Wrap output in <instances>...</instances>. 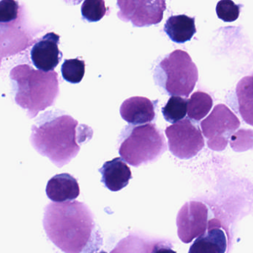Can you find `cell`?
I'll return each instance as SVG.
<instances>
[{"label":"cell","mask_w":253,"mask_h":253,"mask_svg":"<svg viewBox=\"0 0 253 253\" xmlns=\"http://www.w3.org/2000/svg\"><path fill=\"white\" fill-rule=\"evenodd\" d=\"M42 223L48 239L63 253H94L103 245L94 214L84 203H50Z\"/></svg>","instance_id":"6da1fadb"},{"label":"cell","mask_w":253,"mask_h":253,"mask_svg":"<svg viewBox=\"0 0 253 253\" xmlns=\"http://www.w3.org/2000/svg\"><path fill=\"white\" fill-rule=\"evenodd\" d=\"M93 131L61 111L41 115L32 127L30 141L35 150L59 168L69 164L79 153L78 143L91 140Z\"/></svg>","instance_id":"7a4b0ae2"},{"label":"cell","mask_w":253,"mask_h":253,"mask_svg":"<svg viewBox=\"0 0 253 253\" xmlns=\"http://www.w3.org/2000/svg\"><path fill=\"white\" fill-rule=\"evenodd\" d=\"M16 103L31 119L55 103L60 94L57 72L35 70L29 65H19L10 72Z\"/></svg>","instance_id":"3957f363"},{"label":"cell","mask_w":253,"mask_h":253,"mask_svg":"<svg viewBox=\"0 0 253 253\" xmlns=\"http://www.w3.org/2000/svg\"><path fill=\"white\" fill-rule=\"evenodd\" d=\"M120 143L121 158L134 167L155 162L167 149L165 137L153 124L127 126Z\"/></svg>","instance_id":"277c9868"},{"label":"cell","mask_w":253,"mask_h":253,"mask_svg":"<svg viewBox=\"0 0 253 253\" xmlns=\"http://www.w3.org/2000/svg\"><path fill=\"white\" fill-rule=\"evenodd\" d=\"M154 80L169 95L188 97L198 82V68L186 51L175 50L158 63Z\"/></svg>","instance_id":"5b68a950"},{"label":"cell","mask_w":253,"mask_h":253,"mask_svg":"<svg viewBox=\"0 0 253 253\" xmlns=\"http://www.w3.org/2000/svg\"><path fill=\"white\" fill-rule=\"evenodd\" d=\"M201 126L208 147L223 151L227 146L229 137L239 128L240 121L227 106L218 104L201 122Z\"/></svg>","instance_id":"8992f818"},{"label":"cell","mask_w":253,"mask_h":253,"mask_svg":"<svg viewBox=\"0 0 253 253\" xmlns=\"http://www.w3.org/2000/svg\"><path fill=\"white\" fill-rule=\"evenodd\" d=\"M165 133L170 152L180 159L194 158L204 148V139L201 130L189 119L167 127Z\"/></svg>","instance_id":"52a82bcc"},{"label":"cell","mask_w":253,"mask_h":253,"mask_svg":"<svg viewBox=\"0 0 253 253\" xmlns=\"http://www.w3.org/2000/svg\"><path fill=\"white\" fill-rule=\"evenodd\" d=\"M118 16L121 20L131 21L135 27H145L161 23L167 9L164 0H118Z\"/></svg>","instance_id":"ba28073f"},{"label":"cell","mask_w":253,"mask_h":253,"mask_svg":"<svg viewBox=\"0 0 253 253\" xmlns=\"http://www.w3.org/2000/svg\"><path fill=\"white\" fill-rule=\"evenodd\" d=\"M209 210L199 201L186 203L179 211L176 223L177 235L182 242L189 244L208 229Z\"/></svg>","instance_id":"9c48e42d"},{"label":"cell","mask_w":253,"mask_h":253,"mask_svg":"<svg viewBox=\"0 0 253 253\" xmlns=\"http://www.w3.org/2000/svg\"><path fill=\"white\" fill-rule=\"evenodd\" d=\"M60 37L50 32L40 38L31 50V59L34 66L44 72H54L63 58L59 49Z\"/></svg>","instance_id":"30bf717a"},{"label":"cell","mask_w":253,"mask_h":253,"mask_svg":"<svg viewBox=\"0 0 253 253\" xmlns=\"http://www.w3.org/2000/svg\"><path fill=\"white\" fill-rule=\"evenodd\" d=\"M157 103L158 100L152 101L146 97H130L121 105L120 113L130 125H146L155 120Z\"/></svg>","instance_id":"8fae6325"},{"label":"cell","mask_w":253,"mask_h":253,"mask_svg":"<svg viewBox=\"0 0 253 253\" xmlns=\"http://www.w3.org/2000/svg\"><path fill=\"white\" fill-rule=\"evenodd\" d=\"M227 247V236L220 222L214 219L210 220L208 231L194 241L189 253H226Z\"/></svg>","instance_id":"7c38bea8"},{"label":"cell","mask_w":253,"mask_h":253,"mask_svg":"<svg viewBox=\"0 0 253 253\" xmlns=\"http://www.w3.org/2000/svg\"><path fill=\"white\" fill-rule=\"evenodd\" d=\"M47 196L54 203L74 201L80 195L78 180L68 173L56 174L48 181Z\"/></svg>","instance_id":"4fadbf2b"},{"label":"cell","mask_w":253,"mask_h":253,"mask_svg":"<svg viewBox=\"0 0 253 253\" xmlns=\"http://www.w3.org/2000/svg\"><path fill=\"white\" fill-rule=\"evenodd\" d=\"M99 171L102 174L101 181L112 192L124 189L132 178L131 169L121 158L105 163Z\"/></svg>","instance_id":"5bb4252c"},{"label":"cell","mask_w":253,"mask_h":253,"mask_svg":"<svg viewBox=\"0 0 253 253\" xmlns=\"http://www.w3.org/2000/svg\"><path fill=\"white\" fill-rule=\"evenodd\" d=\"M164 30L172 42L184 43L197 32L195 18L184 14L171 16L166 22Z\"/></svg>","instance_id":"9a60e30c"},{"label":"cell","mask_w":253,"mask_h":253,"mask_svg":"<svg viewBox=\"0 0 253 253\" xmlns=\"http://www.w3.org/2000/svg\"><path fill=\"white\" fill-rule=\"evenodd\" d=\"M236 96L240 115L247 124L253 126V74L238 82Z\"/></svg>","instance_id":"2e32d148"},{"label":"cell","mask_w":253,"mask_h":253,"mask_svg":"<svg viewBox=\"0 0 253 253\" xmlns=\"http://www.w3.org/2000/svg\"><path fill=\"white\" fill-rule=\"evenodd\" d=\"M155 244L139 235H129L121 240L110 253H153Z\"/></svg>","instance_id":"e0dca14e"},{"label":"cell","mask_w":253,"mask_h":253,"mask_svg":"<svg viewBox=\"0 0 253 253\" xmlns=\"http://www.w3.org/2000/svg\"><path fill=\"white\" fill-rule=\"evenodd\" d=\"M212 106V98L210 94L196 91L188 100V117L189 119L200 121L208 115Z\"/></svg>","instance_id":"ac0fdd59"},{"label":"cell","mask_w":253,"mask_h":253,"mask_svg":"<svg viewBox=\"0 0 253 253\" xmlns=\"http://www.w3.org/2000/svg\"><path fill=\"white\" fill-rule=\"evenodd\" d=\"M188 100L178 96H171L162 109L164 119L174 124L183 121L188 111Z\"/></svg>","instance_id":"d6986e66"},{"label":"cell","mask_w":253,"mask_h":253,"mask_svg":"<svg viewBox=\"0 0 253 253\" xmlns=\"http://www.w3.org/2000/svg\"><path fill=\"white\" fill-rule=\"evenodd\" d=\"M85 69L84 60L78 58L66 60L62 65V75L70 84H79L85 75Z\"/></svg>","instance_id":"ffe728a7"},{"label":"cell","mask_w":253,"mask_h":253,"mask_svg":"<svg viewBox=\"0 0 253 253\" xmlns=\"http://www.w3.org/2000/svg\"><path fill=\"white\" fill-rule=\"evenodd\" d=\"M107 12L103 0H85L81 6L84 20L90 23L100 21Z\"/></svg>","instance_id":"44dd1931"},{"label":"cell","mask_w":253,"mask_h":253,"mask_svg":"<svg viewBox=\"0 0 253 253\" xmlns=\"http://www.w3.org/2000/svg\"><path fill=\"white\" fill-rule=\"evenodd\" d=\"M241 5H236L231 0H221L217 2L216 13L217 17L227 23L234 22L240 15Z\"/></svg>","instance_id":"7402d4cb"},{"label":"cell","mask_w":253,"mask_h":253,"mask_svg":"<svg viewBox=\"0 0 253 253\" xmlns=\"http://www.w3.org/2000/svg\"><path fill=\"white\" fill-rule=\"evenodd\" d=\"M20 13L19 3L14 0L0 1V23H11L17 20Z\"/></svg>","instance_id":"603a6c76"},{"label":"cell","mask_w":253,"mask_h":253,"mask_svg":"<svg viewBox=\"0 0 253 253\" xmlns=\"http://www.w3.org/2000/svg\"><path fill=\"white\" fill-rule=\"evenodd\" d=\"M153 253H177L171 250V247L161 244V243L155 244L154 247Z\"/></svg>","instance_id":"cb8c5ba5"},{"label":"cell","mask_w":253,"mask_h":253,"mask_svg":"<svg viewBox=\"0 0 253 253\" xmlns=\"http://www.w3.org/2000/svg\"><path fill=\"white\" fill-rule=\"evenodd\" d=\"M106 253L105 251H101V252H100V253Z\"/></svg>","instance_id":"d4e9b609"}]
</instances>
